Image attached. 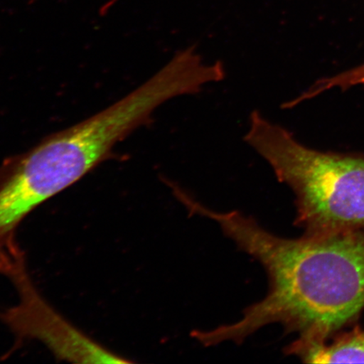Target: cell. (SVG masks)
<instances>
[{"mask_svg": "<svg viewBox=\"0 0 364 364\" xmlns=\"http://www.w3.org/2000/svg\"><path fill=\"white\" fill-rule=\"evenodd\" d=\"M11 243L0 250V272L15 285L18 303L1 315L18 338L41 341L62 360L81 363H127L102 347L53 309L40 294L26 270L25 259Z\"/></svg>", "mask_w": 364, "mask_h": 364, "instance_id": "cell-3", "label": "cell"}, {"mask_svg": "<svg viewBox=\"0 0 364 364\" xmlns=\"http://www.w3.org/2000/svg\"><path fill=\"white\" fill-rule=\"evenodd\" d=\"M245 141L292 189L295 224L304 235L364 230V157L304 146L257 111L250 114Z\"/></svg>", "mask_w": 364, "mask_h": 364, "instance_id": "cell-2", "label": "cell"}, {"mask_svg": "<svg viewBox=\"0 0 364 364\" xmlns=\"http://www.w3.org/2000/svg\"><path fill=\"white\" fill-rule=\"evenodd\" d=\"M225 235L265 268L266 297L232 324L209 330L213 345L241 343L262 327L280 324L304 343H325L364 311V230L288 239L238 211H213Z\"/></svg>", "mask_w": 364, "mask_h": 364, "instance_id": "cell-1", "label": "cell"}, {"mask_svg": "<svg viewBox=\"0 0 364 364\" xmlns=\"http://www.w3.org/2000/svg\"><path fill=\"white\" fill-rule=\"evenodd\" d=\"M285 353L307 363H364V329L356 325L351 331H338L325 343L295 340Z\"/></svg>", "mask_w": 364, "mask_h": 364, "instance_id": "cell-4", "label": "cell"}, {"mask_svg": "<svg viewBox=\"0 0 364 364\" xmlns=\"http://www.w3.org/2000/svg\"><path fill=\"white\" fill-rule=\"evenodd\" d=\"M339 79L341 85L345 86V87H349V86L354 85L363 84L364 65L340 75Z\"/></svg>", "mask_w": 364, "mask_h": 364, "instance_id": "cell-5", "label": "cell"}]
</instances>
